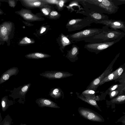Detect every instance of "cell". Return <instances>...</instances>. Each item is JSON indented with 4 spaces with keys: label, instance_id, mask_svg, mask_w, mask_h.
<instances>
[{
    "label": "cell",
    "instance_id": "obj_1",
    "mask_svg": "<svg viewBox=\"0 0 125 125\" xmlns=\"http://www.w3.org/2000/svg\"><path fill=\"white\" fill-rule=\"evenodd\" d=\"M79 3L85 9L99 13L115 14L119 7L115 6L111 0H78Z\"/></svg>",
    "mask_w": 125,
    "mask_h": 125
},
{
    "label": "cell",
    "instance_id": "obj_2",
    "mask_svg": "<svg viewBox=\"0 0 125 125\" xmlns=\"http://www.w3.org/2000/svg\"><path fill=\"white\" fill-rule=\"evenodd\" d=\"M103 31L84 41L85 42L95 43L106 42L114 41L119 39H122L125 37V33L119 30H113L105 25Z\"/></svg>",
    "mask_w": 125,
    "mask_h": 125
},
{
    "label": "cell",
    "instance_id": "obj_3",
    "mask_svg": "<svg viewBox=\"0 0 125 125\" xmlns=\"http://www.w3.org/2000/svg\"><path fill=\"white\" fill-rule=\"evenodd\" d=\"M15 30L14 23L6 21L0 24V42L3 45L6 42L8 46L10 45V40L14 37Z\"/></svg>",
    "mask_w": 125,
    "mask_h": 125
},
{
    "label": "cell",
    "instance_id": "obj_4",
    "mask_svg": "<svg viewBox=\"0 0 125 125\" xmlns=\"http://www.w3.org/2000/svg\"><path fill=\"white\" fill-rule=\"evenodd\" d=\"M105 26L102 28H89L81 31L70 34L68 38L72 41L77 42L84 41L102 32L105 28Z\"/></svg>",
    "mask_w": 125,
    "mask_h": 125
},
{
    "label": "cell",
    "instance_id": "obj_5",
    "mask_svg": "<svg viewBox=\"0 0 125 125\" xmlns=\"http://www.w3.org/2000/svg\"><path fill=\"white\" fill-rule=\"evenodd\" d=\"M94 22L88 17L82 18H75L71 19L67 23L66 26L68 31H71L80 30L88 26Z\"/></svg>",
    "mask_w": 125,
    "mask_h": 125
},
{
    "label": "cell",
    "instance_id": "obj_6",
    "mask_svg": "<svg viewBox=\"0 0 125 125\" xmlns=\"http://www.w3.org/2000/svg\"><path fill=\"white\" fill-rule=\"evenodd\" d=\"M121 39H119L106 42L88 43L85 45L84 48L90 52H94L97 54L119 42Z\"/></svg>",
    "mask_w": 125,
    "mask_h": 125
},
{
    "label": "cell",
    "instance_id": "obj_7",
    "mask_svg": "<svg viewBox=\"0 0 125 125\" xmlns=\"http://www.w3.org/2000/svg\"><path fill=\"white\" fill-rule=\"evenodd\" d=\"M31 84L29 83L21 86L17 88H14L13 90L10 91L11 93L9 95L14 100L19 98L18 101L20 103L24 104L25 101L26 95L29 90Z\"/></svg>",
    "mask_w": 125,
    "mask_h": 125
},
{
    "label": "cell",
    "instance_id": "obj_8",
    "mask_svg": "<svg viewBox=\"0 0 125 125\" xmlns=\"http://www.w3.org/2000/svg\"><path fill=\"white\" fill-rule=\"evenodd\" d=\"M78 111L81 116L89 120L100 122L104 121V118L101 115L91 109L80 107Z\"/></svg>",
    "mask_w": 125,
    "mask_h": 125
},
{
    "label": "cell",
    "instance_id": "obj_9",
    "mask_svg": "<svg viewBox=\"0 0 125 125\" xmlns=\"http://www.w3.org/2000/svg\"><path fill=\"white\" fill-rule=\"evenodd\" d=\"M119 54L120 53L116 55L111 62L100 75L94 79L91 82L87 88V89L92 90L94 91L96 90L101 81L112 72L113 64L119 56Z\"/></svg>",
    "mask_w": 125,
    "mask_h": 125
},
{
    "label": "cell",
    "instance_id": "obj_10",
    "mask_svg": "<svg viewBox=\"0 0 125 125\" xmlns=\"http://www.w3.org/2000/svg\"><path fill=\"white\" fill-rule=\"evenodd\" d=\"M76 13L86 16L93 20L94 22V23L96 24H98V22L108 20L109 19V17L106 15L83 8L81 10L77 12Z\"/></svg>",
    "mask_w": 125,
    "mask_h": 125
},
{
    "label": "cell",
    "instance_id": "obj_11",
    "mask_svg": "<svg viewBox=\"0 0 125 125\" xmlns=\"http://www.w3.org/2000/svg\"><path fill=\"white\" fill-rule=\"evenodd\" d=\"M40 75L49 79L63 78L73 75L68 72L56 71H45L40 73Z\"/></svg>",
    "mask_w": 125,
    "mask_h": 125
},
{
    "label": "cell",
    "instance_id": "obj_12",
    "mask_svg": "<svg viewBox=\"0 0 125 125\" xmlns=\"http://www.w3.org/2000/svg\"><path fill=\"white\" fill-rule=\"evenodd\" d=\"M15 13L20 15L26 21L29 22L40 21L44 20L32 13L28 9L22 8L20 10L15 11Z\"/></svg>",
    "mask_w": 125,
    "mask_h": 125
},
{
    "label": "cell",
    "instance_id": "obj_13",
    "mask_svg": "<svg viewBox=\"0 0 125 125\" xmlns=\"http://www.w3.org/2000/svg\"><path fill=\"white\" fill-rule=\"evenodd\" d=\"M98 23L106 26L109 28L113 30H121L125 33V22L121 20L109 19L103 21Z\"/></svg>",
    "mask_w": 125,
    "mask_h": 125
},
{
    "label": "cell",
    "instance_id": "obj_14",
    "mask_svg": "<svg viewBox=\"0 0 125 125\" xmlns=\"http://www.w3.org/2000/svg\"><path fill=\"white\" fill-rule=\"evenodd\" d=\"M22 5L27 9L40 8L48 4L42 0H19Z\"/></svg>",
    "mask_w": 125,
    "mask_h": 125
},
{
    "label": "cell",
    "instance_id": "obj_15",
    "mask_svg": "<svg viewBox=\"0 0 125 125\" xmlns=\"http://www.w3.org/2000/svg\"><path fill=\"white\" fill-rule=\"evenodd\" d=\"M124 70L123 67L121 66L115 71L112 72L103 79L100 82L98 86L101 85L106 82L118 78L121 75L124 71Z\"/></svg>",
    "mask_w": 125,
    "mask_h": 125
},
{
    "label": "cell",
    "instance_id": "obj_16",
    "mask_svg": "<svg viewBox=\"0 0 125 125\" xmlns=\"http://www.w3.org/2000/svg\"><path fill=\"white\" fill-rule=\"evenodd\" d=\"M35 102L38 106L41 107H48L55 108H59L60 107L56 103L50 99L44 98L37 99Z\"/></svg>",
    "mask_w": 125,
    "mask_h": 125
},
{
    "label": "cell",
    "instance_id": "obj_17",
    "mask_svg": "<svg viewBox=\"0 0 125 125\" xmlns=\"http://www.w3.org/2000/svg\"><path fill=\"white\" fill-rule=\"evenodd\" d=\"M19 72L18 68L16 67H14L8 69L1 75L0 78V84L9 79L11 76L16 75Z\"/></svg>",
    "mask_w": 125,
    "mask_h": 125
},
{
    "label": "cell",
    "instance_id": "obj_18",
    "mask_svg": "<svg viewBox=\"0 0 125 125\" xmlns=\"http://www.w3.org/2000/svg\"><path fill=\"white\" fill-rule=\"evenodd\" d=\"M79 47L77 45H73L71 49L67 51V53L65 57L71 62H75L78 59V55L79 54Z\"/></svg>",
    "mask_w": 125,
    "mask_h": 125
},
{
    "label": "cell",
    "instance_id": "obj_19",
    "mask_svg": "<svg viewBox=\"0 0 125 125\" xmlns=\"http://www.w3.org/2000/svg\"><path fill=\"white\" fill-rule=\"evenodd\" d=\"M58 42L60 47V49L62 52L63 50L67 45H70L74 42L71 41L67 37L64 35L62 33L60 35Z\"/></svg>",
    "mask_w": 125,
    "mask_h": 125
},
{
    "label": "cell",
    "instance_id": "obj_20",
    "mask_svg": "<svg viewBox=\"0 0 125 125\" xmlns=\"http://www.w3.org/2000/svg\"><path fill=\"white\" fill-rule=\"evenodd\" d=\"M49 95L55 99H58L60 98L63 99L64 97L63 92L59 87H55L51 89Z\"/></svg>",
    "mask_w": 125,
    "mask_h": 125
},
{
    "label": "cell",
    "instance_id": "obj_21",
    "mask_svg": "<svg viewBox=\"0 0 125 125\" xmlns=\"http://www.w3.org/2000/svg\"><path fill=\"white\" fill-rule=\"evenodd\" d=\"M27 58L33 59H39L51 57L49 54L41 52H34L27 54L25 56Z\"/></svg>",
    "mask_w": 125,
    "mask_h": 125
},
{
    "label": "cell",
    "instance_id": "obj_22",
    "mask_svg": "<svg viewBox=\"0 0 125 125\" xmlns=\"http://www.w3.org/2000/svg\"><path fill=\"white\" fill-rule=\"evenodd\" d=\"M1 109L2 111L5 112L9 108V107L14 104L13 101L9 100L7 96H4L1 99Z\"/></svg>",
    "mask_w": 125,
    "mask_h": 125
},
{
    "label": "cell",
    "instance_id": "obj_23",
    "mask_svg": "<svg viewBox=\"0 0 125 125\" xmlns=\"http://www.w3.org/2000/svg\"><path fill=\"white\" fill-rule=\"evenodd\" d=\"M77 97L85 102L96 108L100 111H102L99 107L97 104L96 101L95 100L91 98L84 96L82 95H78Z\"/></svg>",
    "mask_w": 125,
    "mask_h": 125
},
{
    "label": "cell",
    "instance_id": "obj_24",
    "mask_svg": "<svg viewBox=\"0 0 125 125\" xmlns=\"http://www.w3.org/2000/svg\"><path fill=\"white\" fill-rule=\"evenodd\" d=\"M74 7L77 8L79 11L81 10L83 8L79 3L78 0H71L69 5L67 6L68 10H71V12L73 11V9Z\"/></svg>",
    "mask_w": 125,
    "mask_h": 125
},
{
    "label": "cell",
    "instance_id": "obj_25",
    "mask_svg": "<svg viewBox=\"0 0 125 125\" xmlns=\"http://www.w3.org/2000/svg\"><path fill=\"white\" fill-rule=\"evenodd\" d=\"M35 42V41L33 39L25 37L19 41L18 44L19 46H23L33 44Z\"/></svg>",
    "mask_w": 125,
    "mask_h": 125
},
{
    "label": "cell",
    "instance_id": "obj_26",
    "mask_svg": "<svg viewBox=\"0 0 125 125\" xmlns=\"http://www.w3.org/2000/svg\"><path fill=\"white\" fill-rule=\"evenodd\" d=\"M111 101L113 103L122 104L125 102V96L124 95H118L117 97L112 99Z\"/></svg>",
    "mask_w": 125,
    "mask_h": 125
},
{
    "label": "cell",
    "instance_id": "obj_27",
    "mask_svg": "<svg viewBox=\"0 0 125 125\" xmlns=\"http://www.w3.org/2000/svg\"><path fill=\"white\" fill-rule=\"evenodd\" d=\"M12 120V119L10 116L8 114L0 123V125H11L13 123Z\"/></svg>",
    "mask_w": 125,
    "mask_h": 125
},
{
    "label": "cell",
    "instance_id": "obj_28",
    "mask_svg": "<svg viewBox=\"0 0 125 125\" xmlns=\"http://www.w3.org/2000/svg\"><path fill=\"white\" fill-rule=\"evenodd\" d=\"M40 9L42 12L45 16H49L52 11L51 7L48 4L40 8Z\"/></svg>",
    "mask_w": 125,
    "mask_h": 125
},
{
    "label": "cell",
    "instance_id": "obj_29",
    "mask_svg": "<svg viewBox=\"0 0 125 125\" xmlns=\"http://www.w3.org/2000/svg\"><path fill=\"white\" fill-rule=\"evenodd\" d=\"M49 16L50 19L56 20L60 18L61 14L56 11H52L50 13Z\"/></svg>",
    "mask_w": 125,
    "mask_h": 125
},
{
    "label": "cell",
    "instance_id": "obj_30",
    "mask_svg": "<svg viewBox=\"0 0 125 125\" xmlns=\"http://www.w3.org/2000/svg\"><path fill=\"white\" fill-rule=\"evenodd\" d=\"M70 1L68 0H59L58 4L56 5L58 10L59 11L62 10L64 6V4L67 2Z\"/></svg>",
    "mask_w": 125,
    "mask_h": 125
},
{
    "label": "cell",
    "instance_id": "obj_31",
    "mask_svg": "<svg viewBox=\"0 0 125 125\" xmlns=\"http://www.w3.org/2000/svg\"><path fill=\"white\" fill-rule=\"evenodd\" d=\"M18 1L19 0H3L2 1L7 2L9 6L11 8H14L16 6Z\"/></svg>",
    "mask_w": 125,
    "mask_h": 125
},
{
    "label": "cell",
    "instance_id": "obj_32",
    "mask_svg": "<svg viewBox=\"0 0 125 125\" xmlns=\"http://www.w3.org/2000/svg\"><path fill=\"white\" fill-rule=\"evenodd\" d=\"M95 93L94 91L90 89H87L82 93V95H94Z\"/></svg>",
    "mask_w": 125,
    "mask_h": 125
},
{
    "label": "cell",
    "instance_id": "obj_33",
    "mask_svg": "<svg viewBox=\"0 0 125 125\" xmlns=\"http://www.w3.org/2000/svg\"><path fill=\"white\" fill-rule=\"evenodd\" d=\"M114 4L116 6L125 4V0H111Z\"/></svg>",
    "mask_w": 125,
    "mask_h": 125
},
{
    "label": "cell",
    "instance_id": "obj_34",
    "mask_svg": "<svg viewBox=\"0 0 125 125\" xmlns=\"http://www.w3.org/2000/svg\"><path fill=\"white\" fill-rule=\"evenodd\" d=\"M42 0L48 4H49L56 5L58 4L59 1V0Z\"/></svg>",
    "mask_w": 125,
    "mask_h": 125
},
{
    "label": "cell",
    "instance_id": "obj_35",
    "mask_svg": "<svg viewBox=\"0 0 125 125\" xmlns=\"http://www.w3.org/2000/svg\"><path fill=\"white\" fill-rule=\"evenodd\" d=\"M119 91L117 90L112 91L110 92L109 96L110 98L113 99L116 97L119 93Z\"/></svg>",
    "mask_w": 125,
    "mask_h": 125
},
{
    "label": "cell",
    "instance_id": "obj_36",
    "mask_svg": "<svg viewBox=\"0 0 125 125\" xmlns=\"http://www.w3.org/2000/svg\"><path fill=\"white\" fill-rule=\"evenodd\" d=\"M118 84H116L110 87L109 89L110 92L114 90L118 87Z\"/></svg>",
    "mask_w": 125,
    "mask_h": 125
},
{
    "label": "cell",
    "instance_id": "obj_37",
    "mask_svg": "<svg viewBox=\"0 0 125 125\" xmlns=\"http://www.w3.org/2000/svg\"><path fill=\"white\" fill-rule=\"evenodd\" d=\"M46 27L44 26L42 27L40 31V34H42L46 30Z\"/></svg>",
    "mask_w": 125,
    "mask_h": 125
},
{
    "label": "cell",
    "instance_id": "obj_38",
    "mask_svg": "<svg viewBox=\"0 0 125 125\" xmlns=\"http://www.w3.org/2000/svg\"><path fill=\"white\" fill-rule=\"evenodd\" d=\"M23 22L26 26H30L33 25V24L30 23L29 22L22 21Z\"/></svg>",
    "mask_w": 125,
    "mask_h": 125
},
{
    "label": "cell",
    "instance_id": "obj_39",
    "mask_svg": "<svg viewBox=\"0 0 125 125\" xmlns=\"http://www.w3.org/2000/svg\"><path fill=\"white\" fill-rule=\"evenodd\" d=\"M4 13V12L3 10H1L0 8V16L3 14Z\"/></svg>",
    "mask_w": 125,
    "mask_h": 125
},
{
    "label": "cell",
    "instance_id": "obj_40",
    "mask_svg": "<svg viewBox=\"0 0 125 125\" xmlns=\"http://www.w3.org/2000/svg\"><path fill=\"white\" fill-rule=\"evenodd\" d=\"M2 121V118L1 116V113L0 112V123Z\"/></svg>",
    "mask_w": 125,
    "mask_h": 125
},
{
    "label": "cell",
    "instance_id": "obj_41",
    "mask_svg": "<svg viewBox=\"0 0 125 125\" xmlns=\"http://www.w3.org/2000/svg\"><path fill=\"white\" fill-rule=\"evenodd\" d=\"M20 125H27L26 124H23L22 123H21Z\"/></svg>",
    "mask_w": 125,
    "mask_h": 125
},
{
    "label": "cell",
    "instance_id": "obj_42",
    "mask_svg": "<svg viewBox=\"0 0 125 125\" xmlns=\"http://www.w3.org/2000/svg\"><path fill=\"white\" fill-rule=\"evenodd\" d=\"M1 45V43L0 42V45Z\"/></svg>",
    "mask_w": 125,
    "mask_h": 125
}]
</instances>
